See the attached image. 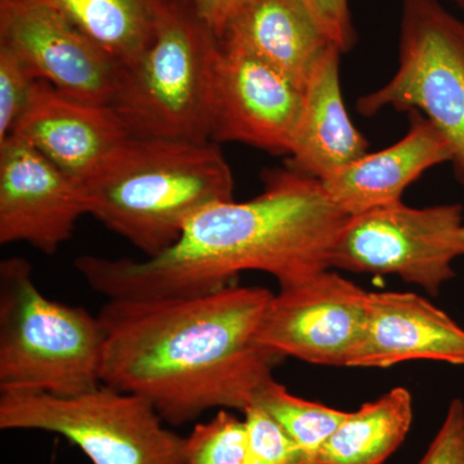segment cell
Returning a JSON list of instances; mask_svg holds the SVG:
<instances>
[{
	"instance_id": "1",
	"label": "cell",
	"mask_w": 464,
	"mask_h": 464,
	"mask_svg": "<svg viewBox=\"0 0 464 464\" xmlns=\"http://www.w3.org/2000/svg\"><path fill=\"white\" fill-rule=\"evenodd\" d=\"M274 293L235 284L206 295L109 299L102 384L154 406L172 426L209 409L244 411L283 356L258 340Z\"/></svg>"
},
{
	"instance_id": "2",
	"label": "cell",
	"mask_w": 464,
	"mask_h": 464,
	"mask_svg": "<svg viewBox=\"0 0 464 464\" xmlns=\"http://www.w3.org/2000/svg\"><path fill=\"white\" fill-rule=\"evenodd\" d=\"M347 218L319 179L285 167L266 173L264 191L253 199L204 208L155 257L82 256L75 268L109 299L206 295L243 271L273 275L284 289L331 270L333 246Z\"/></svg>"
},
{
	"instance_id": "3",
	"label": "cell",
	"mask_w": 464,
	"mask_h": 464,
	"mask_svg": "<svg viewBox=\"0 0 464 464\" xmlns=\"http://www.w3.org/2000/svg\"><path fill=\"white\" fill-rule=\"evenodd\" d=\"M87 215L146 258L173 246L204 208L234 199L230 164L218 143L130 139L81 183Z\"/></svg>"
},
{
	"instance_id": "4",
	"label": "cell",
	"mask_w": 464,
	"mask_h": 464,
	"mask_svg": "<svg viewBox=\"0 0 464 464\" xmlns=\"http://www.w3.org/2000/svg\"><path fill=\"white\" fill-rule=\"evenodd\" d=\"M103 348L99 316L45 297L25 258L0 262V392L74 398L96 390Z\"/></svg>"
},
{
	"instance_id": "5",
	"label": "cell",
	"mask_w": 464,
	"mask_h": 464,
	"mask_svg": "<svg viewBox=\"0 0 464 464\" xmlns=\"http://www.w3.org/2000/svg\"><path fill=\"white\" fill-rule=\"evenodd\" d=\"M218 52L219 39L192 0H176L154 41L119 69L109 106L128 136L212 141Z\"/></svg>"
},
{
	"instance_id": "6",
	"label": "cell",
	"mask_w": 464,
	"mask_h": 464,
	"mask_svg": "<svg viewBox=\"0 0 464 464\" xmlns=\"http://www.w3.org/2000/svg\"><path fill=\"white\" fill-rule=\"evenodd\" d=\"M146 400L106 384L74 396L0 392V429L63 436L93 464H188L186 439Z\"/></svg>"
},
{
	"instance_id": "7",
	"label": "cell",
	"mask_w": 464,
	"mask_h": 464,
	"mask_svg": "<svg viewBox=\"0 0 464 464\" xmlns=\"http://www.w3.org/2000/svg\"><path fill=\"white\" fill-rule=\"evenodd\" d=\"M411 110L429 118L450 145L451 168L464 186V23L439 0H404L399 65L386 84L360 97V115Z\"/></svg>"
},
{
	"instance_id": "8",
	"label": "cell",
	"mask_w": 464,
	"mask_h": 464,
	"mask_svg": "<svg viewBox=\"0 0 464 464\" xmlns=\"http://www.w3.org/2000/svg\"><path fill=\"white\" fill-rule=\"evenodd\" d=\"M464 257L462 204L413 208L402 201L348 217L332 249L331 268L396 275L436 295Z\"/></svg>"
},
{
	"instance_id": "9",
	"label": "cell",
	"mask_w": 464,
	"mask_h": 464,
	"mask_svg": "<svg viewBox=\"0 0 464 464\" xmlns=\"http://www.w3.org/2000/svg\"><path fill=\"white\" fill-rule=\"evenodd\" d=\"M369 295L331 270L320 271L274 295L258 340L284 359L351 366L364 337Z\"/></svg>"
},
{
	"instance_id": "10",
	"label": "cell",
	"mask_w": 464,
	"mask_h": 464,
	"mask_svg": "<svg viewBox=\"0 0 464 464\" xmlns=\"http://www.w3.org/2000/svg\"><path fill=\"white\" fill-rule=\"evenodd\" d=\"M0 44L39 81L74 99L110 105L121 65L43 0H0Z\"/></svg>"
},
{
	"instance_id": "11",
	"label": "cell",
	"mask_w": 464,
	"mask_h": 464,
	"mask_svg": "<svg viewBox=\"0 0 464 464\" xmlns=\"http://www.w3.org/2000/svg\"><path fill=\"white\" fill-rule=\"evenodd\" d=\"M304 90L239 45L219 41L212 134L216 143L237 142L288 157L301 115Z\"/></svg>"
},
{
	"instance_id": "12",
	"label": "cell",
	"mask_w": 464,
	"mask_h": 464,
	"mask_svg": "<svg viewBox=\"0 0 464 464\" xmlns=\"http://www.w3.org/2000/svg\"><path fill=\"white\" fill-rule=\"evenodd\" d=\"M87 215L83 188L23 140L0 142V244L53 256Z\"/></svg>"
},
{
	"instance_id": "13",
	"label": "cell",
	"mask_w": 464,
	"mask_h": 464,
	"mask_svg": "<svg viewBox=\"0 0 464 464\" xmlns=\"http://www.w3.org/2000/svg\"><path fill=\"white\" fill-rule=\"evenodd\" d=\"M11 136L23 140L76 182H84L130 137L109 105L34 87Z\"/></svg>"
},
{
	"instance_id": "14",
	"label": "cell",
	"mask_w": 464,
	"mask_h": 464,
	"mask_svg": "<svg viewBox=\"0 0 464 464\" xmlns=\"http://www.w3.org/2000/svg\"><path fill=\"white\" fill-rule=\"evenodd\" d=\"M411 360L464 365V329L414 293L371 292L364 337L351 368Z\"/></svg>"
},
{
	"instance_id": "15",
	"label": "cell",
	"mask_w": 464,
	"mask_h": 464,
	"mask_svg": "<svg viewBox=\"0 0 464 464\" xmlns=\"http://www.w3.org/2000/svg\"><path fill=\"white\" fill-rule=\"evenodd\" d=\"M405 136L390 148L368 152L322 182L324 190L347 217L401 201L411 183L433 167L450 163V145L420 111L406 112Z\"/></svg>"
},
{
	"instance_id": "16",
	"label": "cell",
	"mask_w": 464,
	"mask_h": 464,
	"mask_svg": "<svg viewBox=\"0 0 464 464\" xmlns=\"http://www.w3.org/2000/svg\"><path fill=\"white\" fill-rule=\"evenodd\" d=\"M341 52L331 45L311 70L286 167L311 179H329L368 154L341 88Z\"/></svg>"
},
{
	"instance_id": "17",
	"label": "cell",
	"mask_w": 464,
	"mask_h": 464,
	"mask_svg": "<svg viewBox=\"0 0 464 464\" xmlns=\"http://www.w3.org/2000/svg\"><path fill=\"white\" fill-rule=\"evenodd\" d=\"M219 41L261 58L302 90L333 45L302 0H246Z\"/></svg>"
},
{
	"instance_id": "18",
	"label": "cell",
	"mask_w": 464,
	"mask_h": 464,
	"mask_svg": "<svg viewBox=\"0 0 464 464\" xmlns=\"http://www.w3.org/2000/svg\"><path fill=\"white\" fill-rule=\"evenodd\" d=\"M413 422V399L396 387L347 411L317 454V464H383L404 442Z\"/></svg>"
},
{
	"instance_id": "19",
	"label": "cell",
	"mask_w": 464,
	"mask_h": 464,
	"mask_svg": "<svg viewBox=\"0 0 464 464\" xmlns=\"http://www.w3.org/2000/svg\"><path fill=\"white\" fill-rule=\"evenodd\" d=\"M99 43L119 65L154 41L176 0H43Z\"/></svg>"
},
{
	"instance_id": "20",
	"label": "cell",
	"mask_w": 464,
	"mask_h": 464,
	"mask_svg": "<svg viewBox=\"0 0 464 464\" xmlns=\"http://www.w3.org/2000/svg\"><path fill=\"white\" fill-rule=\"evenodd\" d=\"M253 404L264 408L316 463L320 449L347 415V411L292 395L275 380L262 387Z\"/></svg>"
},
{
	"instance_id": "21",
	"label": "cell",
	"mask_w": 464,
	"mask_h": 464,
	"mask_svg": "<svg viewBox=\"0 0 464 464\" xmlns=\"http://www.w3.org/2000/svg\"><path fill=\"white\" fill-rule=\"evenodd\" d=\"M246 445V423L222 409L186 438V458L188 464H243Z\"/></svg>"
},
{
	"instance_id": "22",
	"label": "cell",
	"mask_w": 464,
	"mask_h": 464,
	"mask_svg": "<svg viewBox=\"0 0 464 464\" xmlns=\"http://www.w3.org/2000/svg\"><path fill=\"white\" fill-rule=\"evenodd\" d=\"M243 413L246 432L243 464H317L264 408L252 404Z\"/></svg>"
},
{
	"instance_id": "23",
	"label": "cell",
	"mask_w": 464,
	"mask_h": 464,
	"mask_svg": "<svg viewBox=\"0 0 464 464\" xmlns=\"http://www.w3.org/2000/svg\"><path fill=\"white\" fill-rule=\"evenodd\" d=\"M38 82L23 58L0 44V142L11 136Z\"/></svg>"
},
{
	"instance_id": "24",
	"label": "cell",
	"mask_w": 464,
	"mask_h": 464,
	"mask_svg": "<svg viewBox=\"0 0 464 464\" xmlns=\"http://www.w3.org/2000/svg\"><path fill=\"white\" fill-rule=\"evenodd\" d=\"M326 38L341 53L355 47L357 35L348 0H302Z\"/></svg>"
},
{
	"instance_id": "25",
	"label": "cell",
	"mask_w": 464,
	"mask_h": 464,
	"mask_svg": "<svg viewBox=\"0 0 464 464\" xmlns=\"http://www.w3.org/2000/svg\"><path fill=\"white\" fill-rule=\"evenodd\" d=\"M418 464H464V402L456 399Z\"/></svg>"
},
{
	"instance_id": "26",
	"label": "cell",
	"mask_w": 464,
	"mask_h": 464,
	"mask_svg": "<svg viewBox=\"0 0 464 464\" xmlns=\"http://www.w3.org/2000/svg\"><path fill=\"white\" fill-rule=\"evenodd\" d=\"M244 2L246 0H192L199 16L218 39Z\"/></svg>"
},
{
	"instance_id": "27",
	"label": "cell",
	"mask_w": 464,
	"mask_h": 464,
	"mask_svg": "<svg viewBox=\"0 0 464 464\" xmlns=\"http://www.w3.org/2000/svg\"><path fill=\"white\" fill-rule=\"evenodd\" d=\"M448 2L453 3L456 7L464 12V0H448Z\"/></svg>"
}]
</instances>
